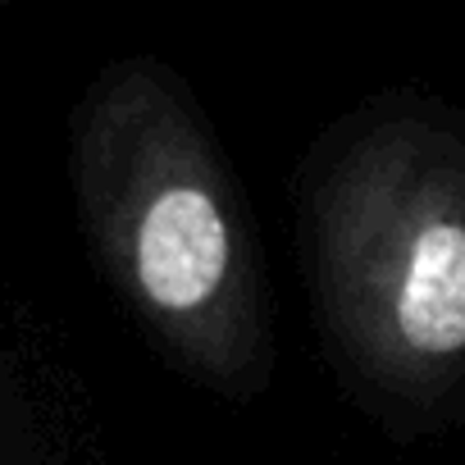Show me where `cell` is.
<instances>
[{
	"instance_id": "1",
	"label": "cell",
	"mask_w": 465,
	"mask_h": 465,
	"mask_svg": "<svg viewBox=\"0 0 465 465\" xmlns=\"http://www.w3.org/2000/svg\"><path fill=\"white\" fill-rule=\"evenodd\" d=\"M92 242L169 356L219 388L265 374L261 274L228 173L187 101L155 64L119 69L78 142Z\"/></svg>"
},
{
	"instance_id": "2",
	"label": "cell",
	"mask_w": 465,
	"mask_h": 465,
	"mask_svg": "<svg viewBox=\"0 0 465 465\" xmlns=\"http://www.w3.org/2000/svg\"><path fill=\"white\" fill-rule=\"evenodd\" d=\"M311 256L342 351L388 388L465 361V151L420 119L370 128L311 201Z\"/></svg>"
}]
</instances>
